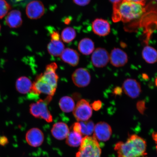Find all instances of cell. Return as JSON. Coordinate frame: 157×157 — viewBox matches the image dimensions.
Here are the masks:
<instances>
[{"instance_id": "cell-26", "label": "cell", "mask_w": 157, "mask_h": 157, "mask_svg": "<svg viewBox=\"0 0 157 157\" xmlns=\"http://www.w3.org/2000/svg\"><path fill=\"white\" fill-rule=\"evenodd\" d=\"M61 36L64 42L69 43L75 39L76 32L75 29L71 27H66L62 31Z\"/></svg>"}, {"instance_id": "cell-28", "label": "cell", "mask_w": 157, "mask_h": 157, "mask_svg": "<svg viewBox=\"0 0 157 157\" xmlns=\"http://www.w3.org/2000/svg\"><path fill=\"white\" fill-rule=\"evenodd\" d=\"M136 107L139 113L142 114L144 113L146 109V104L144 101H139L137 103Z\"/></svg>"}, {"instance_id": "cell-24", "label": "cell", "mask_w": 157, "mask_h": 157, "mask_svg": "<svg viewBox=\"0 0 157 157\" xmlns=\"http://www.w3.org/2000/svg\"><path fill=\"white\" fill-rule=\"evenodd\" d=\"M83 138V136L80 133L72 131L67 137L66 143L70 147H78L81 144Z\"/></svg>"}, {"instance_id": "cell-22", "label": "cell", "mask_w": 157, "mask_h": 157, "mask_svg": "<svg viewBox=\"0 0 157 157\" xmlns=\"http://www.w3.org/2000/svg\"><path fill=\"white\" fill-rule=\"evenodd\" d=\"M142 56L145 61L149 64H154L157 62V51L149 45L143 48Z\"/></svg>"}, {"instance_id": "cell-3", "label": "cell", "mask_w": 157, "mask_h": 157, "mask_svg": "<svg viewBox=\"0 0 157 157\" xmlns=\"http://www.w3.org/2000/svg\"><path fill=\"white\" fill-rule=\"evenodd\" d=\"M101 150L98 141L93 136L83 137L76 157H101Z\"/></svg>"}, {"instance_id": "cell-34", "label": "cell", "mask_w": 157, "mask_h": 157, "mask_svg": "<svg viewBox=\"0 0 157 157\" xmlns=\"http://www.w3.org/2000/svg\"><path fill=\"white\" fill-rule=\"evenodd\" d=\"M125 1L140 4L144 6L146 5V0H125Z\"/></svg>"}, {"instance_id": "cell-29", "label": "cell", "mask_w": 157, "mask_h": 157, "mask_svg": "<svg viewBox=\"0 0 157 157\" xmlns=\"http://www.w3.org/2000/svg\"><path fill=\"white\" fill-rule=\"evenodd\" d=\"M92 108L95 111H98L101 109L102 107V102L101 101H95L92 103L91 105Z\"/></svg>"}, {"instance_id": "cell-21", "label": "cell", "mask_w": 157, "mask_h": 157, "mask_svg": "<svg viewBox=\"0 0 157 157\" xmlns=\"http://www.w3.org/2000/svg\"><path fill=\"white\" fill-rule=\"evenodd\" d=\"M48 52L52 56H60L63 52L64 45L60 40H52L49 43L47 47Z\"/></svg>"}, {"instance_id": "cell-12", "label": "cell", "mask_w": 157, "mask_h": 157, "mask_svg": "<svg viewBox=\"0 0 157 157\" xmlns=\"http://www.w3.org/2000/svg\"><path fill=\"white\" fill-rule=\"evenodd\" d=\"M25 140L31 147H37L42 145L44 140V135L42 131L37 128H31L26 133Z\"/></svg>"}, {"instance_id": "cell-4", "label": "cell", "mask_w": 157, "mask_h": 157, "mask_svg": "<svg viewBox=\"0 0 157 157\" xmlns=\"http://www.w3.org/2000/svg\"><path fill=\"white\" fill-rule=\"evenodd\" d=\"M52 98V97L48 96L44 100L40 99L36 103L31 104L29 106V112L35 117H40L47 122H52V117L48 107Z\"/></svg>"}, {"instance_id": "cell-36", "label": "cell", "mask_w": 157, "mask_h": 157, "mask_svg": "<svg viewBox=\"0 0 157 157\" xmlns=\"http://www.w3.org/2000/svg\"><path fill=\"white\" fill-rule=\"evenodd\" d=\"M152 138L154 140L157 142V132H154L152 135Z\"/></svg>"}, {"instance_id": "cell-8", "label": "cell", "mask_w": 157, "mask_h": 157, "mask_svg": "<svg viewBox=\"0 0 157 157\" xmlns=\"http://www.w3.org/2000/svg\"><path fill=\"white\" fill-rule=\"evenodd\" d=\"M112 134V129L107 123L100 122L95 125L93 136L98 140L106 142L110 138Z\"/></svg>"}, {"instance_id": "cell-23", "label": "cell", "mask_w": 157, "mask_h": 157, "mask_svg": "<svg viewBox=\"0 0 157 157\" xmlns=\"http://www.w3.org/2000/svg\"><path fill=\"white\" fill-rule=\"evenodd\" d=\"M59 105L63 111L68 113L73 111L75 104L71 97L65 96L61 98L59 101Z\"/></svg>"}, {"instance_id": "cell-5", "label": "cell", "mask_w": 157, "mask_h": 157, "mask_svg": "<svg viewBox=\"0 0 157 157\" xmlns=\"http://www.w3.org/2000/svg\"><path fill=\"white\" fill-rule=\"evenodd\" d=\"M73 115L78 121H88L93 114L91 105L85 99L80 100L73 110Z\"/></svg>"}, {"instance_id": "cell-32", "label": "cell", "mask_w": 157, "mask_h": 157, "mask_svg": "<svg viewBox=\"0 0 157 157\" xmlns=\"http://www.w3.org/2000/svg\"><path fill=\"white\" fill-rule=\"evenodd\" d=\"M8 143V139L6 137L2 136L0 137V145L2 146H5Z\"/></svg>"}, {"instance_id": "cell-11", "label": "cell", "mask_w": 157, "mask_h": 157, "mask_svg": "<svg viewBox=\"0 0 157 157\" xmlns=\"http://www.w3.org/2000/svg\"><path fill=\"white\" fill-rule=\"evenodd\" d=\"M122 88L124 93L132 99L139 97L142 91L140 83L133 78L125 80L123 82Z\"/></svg>"}, {"instance_id": "cell-39", "label": "cell", "mask_w": 157, "mask_h": 157, "mask_svg": "<svg viewBox=\"0 0 157 157\" xmlns=\"http://www.w3.org/2000/svg\"><path fill=\"white\" fill-rule=\"evenodd\" d=\"M143 77H144V78H145V79H146V78H148V75H147L146 74H143Z\"/></svg>"}, {"instance_id": "cell-15", "label": "cell", "mask_w": 157, "mask_h": 157, "mask_svg": "<svg viewBox=\"0 0 157 157\" xmlns=\"http://www.w3.org/2000/svg\"><path fill=\"white\" fill-rule=\"evenodd\" d=\"M57 68L58 66L56 63H52L48 65L44 73L41 74L45 81L56 88L59 78L56 73Z\"/></svg>"}, {"instance_id": "cell-33", "label": "cell", "mask_w": 157, "mask_h": 157, "mask_svg": "<svg viewBox=\"0 0 157 157\" xmlns=\"http://www.w3.org/2000/svg\"><path fill=\"white\" fill-rule=\"evenodd\" d=\"M122 90L120 87H116L113 90V94L116 95H121L122 93Z\"/></svg>"}, {"instance_id": "cell-18", "label": "cell", "mask_w": 157, "mask_h": 157, "mask_svg": "<svg viewBox=\"0 0 157 157\" xmlns=\"http://www.w3.org/2000/svg\"><path fill=\"white\" fill-rule=\"evenodd\" d=\"M7 25L11 28H17L22 24L21 13L17 10H13L8 13L6 19Z\"/></svg>"}, {"instance_id": "cell-30", "label": "cell", "mask_w": 157, "mask_h": 157, "mask_svg": "<svg viewBox=\"0 0 157 157\" xmlns=\"http://www.w3.org/2000/svg\"><path fill=\"white\" fill-rule=\"evenodd\" d=\"M91 0H73L74 2L77 5L84 6L89 4Z\"/></svg>"}, {"instance_id": "cell-43", "label": "cell", "mask_w": 157, "mask_h": 157, "mask_svg": "<svg viewBox=\"0 0 157 157\" xmlns=\"http://www.w3.org/2000/svg\"><path fill=\"white\" fill-rule=\"evenodd\" d=\"M155 1L157 3V0H155Z\"/></svg>"}, {"instance_id": "cell-41", "label": "cell", "mask_w": 157, "mask_h": 157, "mask_svg": "<svg viewBox=\"0 0 157 157\" xmlns=\"http://www.w3.org/2000/svg\"><path fill=\"white\" fill-rule=\"evenodd\" d=\"M1 25H0V31H1Z\"/></svg>"}, {"instance_id": "cell-2", "label": "cell", "mask_w": 157, "mask_h": 157, "mask_svg": "<svg viewBox=\"0 0 157 157\" xmlns=\"http://www.w3.org/2000/svg\"><path fill=\"white\" fill-rule=\"evenodd\" d=\"M147 143L142 137L132 135L124 142L116 144L114 150L118 157H140L146 154Z\"/></svg>"}, {"instance_id": "cell-7", "label": "cell", "mask_w": 157, "mask_h": 157, "mask_svg": "<svg viewBox=\"0 0 157 157\" xmlns=\"http://www.w3.org/2000/svg\"><path fill=\"white\" fill-rule=\"evenodd\" d=\"M91 60L95 67H105L109 62V54L105 48H98L92 53Z\"/></svg>"}, {"instance_id": "cell-1", "label": "cell", "mask_w": 157, "mask_h": 157, "mask_svg": "<svg viewBox=\"0 0 157 157\" xmlns=\"http://www.w3.org/2000/svg\"><path fill=\"white\" fill-rule=\"evenodd\" d=\"M145 6L123 0L113 5L112 19L114 22L128 23L142 16L146 9Z\"/></svg>"}, {"instance_id": "cell-37", "label": "cell", "mask_w": 157, "mask_h": 157, "mask_svg": "<svg viewBox=\"0 0 157 157\" xmlns=\"http://www.w3.org/2000/svg\"><path fill=\"white\" fill-rule=\"evenodd\" d=\"M71 21V20L70 18H69V17H67V18L64 19V23L65 24L68 25L70 24Z\"/></svg>"}, {"instance_id": "cell-13", "label": "cell", "mask_w": 157, "mask_h": 157, "mask_svg": "<svg viewBox=\"0 0 157 157\" xmlns=\"http://www.w3.org/2000/svg\"><path fill=\"white\" fill-rule=\"evenodd\" d=\"M109 60L115 67H121L128 62V56L126 52L121 49L115 48L111 51L109 55Z\"/></svg>"}, {"instance_id": "cell-6", "label": "cell", "mask_w": 157, "mask_h": 157, "mask_svg": "<svg viewBox=\"0 0 157 157\" xmlns=\"http://www.w3.org/2000/svg\"><path fill=\"white\" fill-rule=\"evenodd\" d=\"M56 88L45 81L40 74L37 76L35 82L33 83L30 92L34 95L44 94L52 97L56 93Z\"/></svg>"}, {"instance_id": "cell-19", "label": "cell", "mask_w": 157, "mask_h": 157, "mask_svg": "<svg viewBox=\"0 0 157 157\" xmlns=\"http://www.w3.org/2000/svg\"><path fill=\"white\" fill-rule=\"evenodd\" d=\"M33 83L26 76H23L17 78L15 86L17 91L21 94H26L31 91Z\"/></svg>"}, {"instance_id": "cell-10", "label": "cell", "mask_w": 157, "mask_h": 157, "mask_svg": "<svg viewBox=\"0 0 157 157\" xmlns=\"http://www.w3.org/2000/svg\"><path fill=\"white\" fill-rule=\"evenodd\" d=\"M74 83L78 87L87 86L91 82V75L88 71L84 68H79L74 72L72 76Z\"/></svg>"}, {"instance_id": "cell-38", "label": "cell", "mask_w": 157, "mask_h": 157, "mask_svg": "<svg viewBox=\"0 0 157 157\" xmlns=\"http://www.w3.org/2000/svg\"><path fill=\"white\" fill-rule=\"evenodd\" d=\"M11 1L12 2H13L17 3L22 1L23 0H11Z\"/></svg>"}, {"instance_id": "cell-16", "label": "cell", "mask_w": 157, "mask_h": 157, "mask_svg": "<svg viewBox=\"0 0 157 157\" xmlns=\"http://www.w3.org/2000/svg\"><path fill=\"white\" fill-rule=\"evenodd\" d=\"M60 57L64 62L72 66H77L79 63V54L77 51L73 49H65Z\"/></svg>"}, {"instance_id": "cell-14", "label": "cell", "mask_w": 157, "mask_h": 157, "mask_svg": "<svg viewBox=\"0 0 157 157\" xmlns=\"http://www.w3.org/2000/svg\"><path fill=\"white\" fill-rule=\"evenodd\" d=\"M92 28L94 34L100 36H105L111 31V25L109 21L101 18L94 20L92 23Z\"/></svg>"}, {"instance_id": "cell-40", "label": "cell", "mask_w": 157, "mask_h": 157, "mask_svg": "<svg viewBox=\"0 0 157 157\" xmlns=\"http://www.w3.org/2000/svg\"><path fill=\"white\" fill-rule=\"evenodd\" d=\"M155 83L157 87V77L156 78L155 80Z\"/></svg>"}, {"instance_id": "cell-31", "label": "cell", "mask_w": 157, "mask_h": 157, "mask_svg": "<svg viewBox=\"0 0 157 157\" xmlns=\"http://www.w3.org/2000/svg\"><path fill=\"white\" fill-rule=\"evenodd\" d=\"M50 37L52 40H60V35L59 32L56 31H53L51 33Z\"/></svg>"}, {"instance_id": "cell-9", "label": "cell", "mask_w": 157, "mask_h": 157, "mask_svg": "<svg viewBox=\"0 0 157 157\" xmlns=\"http://www.w3.org/2000/svg\"><path fill=\"white\" fill-rule=\"evenodd\" d=\"M45 8L42 2L33 1L27 5L26 13L27 17L31 19H38L44 15Z\"/></svg>"}, {"instance_id": "cell-17", "label": "cell", "mask_w": 157, "mask_h": 157, "mask_svg": "<svg viewBox=\"0 0 157 157\" xmlns=\"http://www.w3.org/2000/svg\"><path fill=\"white\" fill-rule=\"evenodd\" d=\"M70 132L68 125L62 122L54 124L51 130L53 136L57 140H60L66 139Z\"/></svg>"}, {"instance_id": "cell-25", "label": "cell", "mask_w": 157, "mask_h": 157, "mask_svg": "<svg viewBox=\"0 0 157 157\" xmlns=\"http://www.w3.org/2000/svg\"><path fill=\"white\" fill-rule=\"evenodd\" d=\"M80 127V133L82 136H90L94 133L95 125L93 121H78Z\"/></svg>"}, {"instance_id": "cell-42", "label": "cell", "mask_w": 157, "mask_h": 157, "mask_svg": "<svg viewBox=\"0 0 157 157\" xmlns=\"http://www.w3.org/2000/svg\"><path fill=\"white\" fill-rule=\"evenodd\" d=\"M156 150H157V146H156Z\"/></svg>"}, {"instance_id": "cell-35", "label": "cell", "mask_w": 157, "mask_h": 157, "mask_svg": "<svg viewBox=\"0 0 157 157\" xmlns=\"http://www.w3.org/2000/svg\"><path fill=\"white\" fill-rule=\"evenodd\" d=\"M109 1L110 2L112 3L114 5L115 4L120 2L121 1H123V0H109Z\"/></svg>"}, {"instance_id": "cell-27", "label": "cell", "mask_w": 157, "mask_h": 157, "mask_svg": "<svg viewBox=\"0 0 157 157\" xmlns=\"http://www.w3.org/2000/svg\"><path fill=\"white\" fill-rule=\"evenodd\" d=\"M11 7L5 0H0V19H2L7 14Z\"/></svg>"}, {"instance_id": "cell-20", "label": "cell", "mask_w": 157, "mask_h": 157, "mask_svg": "<svg viewBox=\"0 0 157 157\" xmlns=\"http://www.w3.org/2000/svg\"><path fill=\"white\" fill-rule=\"evenodd\" d=\"M78 49L82 54L85 56H89L95 50V44L91 39L84 38L78 43Z\"/></svg>"}]
</instances>
